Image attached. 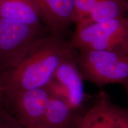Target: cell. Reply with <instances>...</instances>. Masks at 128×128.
I'll return each instance as SVG.
<instances>
[{"label": "cell", "mask_w": 128, "mask_h": 128, "mask_svg": "<svg viewBox=\"0 0 128 128\" xmlns=\"http://www.w3.org/2000/svg\"><path fill=\"white\" fill-rule=\"evenodd\" d=\"M75 53L70 42L58 34L39 38L20 61L0 73V87L5 98L24 91L46 87L60 64Z\"/></svg>", "instance_id": "1"}, {"label": "cell", "mask_w": 128, "mask_h": 128, "mask_svg": "<svg viewBox=\"0 0 128 128\" xmlns=\"http://www.w3.org/2000/svg\"><path fill=\"white\" fill-rule=\"evenodd\" d=\"M76 128H128V109L115 104L108 93L102 92L81 115Z\"/></svg>", "instance_id": "7"}, {"label": "cell", "mask_w": 128, "mask_h": 128, "mask_svg": "<svg viewBox=\"0 0 128 128\" xmlns=\"http://www.w3.org/2000/svg\"><path fill=\"white\" fill-rule=\"evenodd\" d=\"M96 1L97 0H73L75 24L87 18Z\"/></svg>", "instance_id": "12"}, {"label": "cell", "mask_w": 128, "mask_h": 128, "mask_svg": "<svg viewBox=\"0 0 128 128\" xmlns=\"http://www.w3.org/2000/svg\"><path fill=\"white\" fill-rule=\"evenodd\" d=\"M4 103H5V97L2 90H1V87H0V107L4 106Z\"/></svg>", "instance_id": "14"}, {"label": "cell", "mask_w": 128, "mask_h": 128, "mask_svg": "<svg viewBox=\"0 0 128 128\" xmlns=\"http://www.w3.org/2000/svg\"><path fill=\"white\" fill-rule=\"evenodd\" d=\"M71 46L76 50H102L128 55V17L78 23Z\"/></svg>", "instance_id": "2"}, {"label": "cell", "mask_w": 128, "mask_h": 128, "mask_svg": "<svg viewBox=\"0 0 128 128\" xmlns=\"http://www.w3.org/2000/svg\"><path fill=\"white\" fill-rule=\"evenodd\" d=\"M125 88L126 90V92H127V93H128V85H127V86H125Z\"/></svg>", "instance_id": "17"}, {"label": "cell", "mask_w": 128, "mask_h": 128, "mask_svg": "<svg viewBox=\"0 0 128 128\" xmlns=\"http://www.w3.org/2000/svg\"><path fill=\"white\" fill-rule=\"evenodd\" d=\"M39 27L0 18V73L15 65L27 54L39 39Z\"/></svg>", "instance_id": "4"}, {"label": "cell", "mask_w": 128, "mask_h": 128, "mask_svg": "<svg viewBox=\"0 0 128 128\" xmlns=\"http://www.w3.org/2000/svg\"><path fill=\"white\" fill-rule=\"evenodd\" d=\"M41 18L53 33L60 34L74 23L73 0H34Z\"/></svg>", "instance_id": "8"}, {"label": "cell", "mask_w": 128, "mask_h": 128, "mask_svg": "<svg viewBox=\"0 0 128 128\" xmlns=\"http://www.w3.org/2000/svg\"><path fill=\"white\" fill-rule=\"evenodd\" d=\"M64 99L50 94L42 124L46 128H76L81 114Z\"/></svg>", "instance_id": "9"}, {"label": "cell", "mask_w": 128, "mask_h": 128, "mask_svg": "<svg viewBox=\"0 0 128 128\" xmlns=\"http://www.w3.org/2000/svg\"><path fill=\"white\" fill-rule=\"evenodd\" d=\"M2 1H3V0H0V2H1Z\"/></svg>", "instance_id": "18"}, {"label": "cell", "mask_w": 128, "mask_h": 128, "mask_svg": "<svg viewBox=\"0 0 128 128\" xmlns=\"http://www.w3.org/2000/svg\"><path fill=\"white\" fill-rule=\"evenodd\" d=\"M0 18L31 26H40L41 16L34 0H3Z\"/></svg>", "instance_id": "10"}, {"label": "cell", "mask_w": 128, "mask_h": 128, "mask_svg": "<svg viewBox=\"0 0 128 128\" xmlns=\"http://www.w3.org/2000/svg\"><path fill=\"white\" fill-rule=\"evenodd\" d=\"M0 128H24L4 106L0 107Z\"/></svg>", "instance_id": "13"}, {"label": "cell", "mask_w": 128, "mask_h": 128, "mask_svg": "<svg viewBox=\"0 0 128 128\" xmlns=\"http://www.w3.org/2000/svg\"><path fill=\"white\" fill-rule=\"evenodd\" d=\"M84 80L75 53L60 64L46 87L51 95L64 99L73 108L80 110L86 99Z\"/></svg>", "instance_id": "5"}, {"label": "cell", "mask_w": 128, "mask_h": 128, "mask_svg": "<svg viewBox=\"0 0 128 128\" xmlns=\"http://www.w3.org/2000/svg\"><path fill=\"white\" fill-rule=\"evenodd\" d=\"M124 1H125L126 7H127V10H128V0H124Z\"/></svg>", "instance_id": "15"}, {"label": "cell", "mask_w": 128, "mask_h": 128, "mask_svg": "<svg viewBox=\"0 0 128 128\" xmlns=\"http://www.w3.org/2000/svg\"><path fill=\"white\" fill-rule=\"evenodd\" d=\"M33 128H45L44 126H38V127H35Z\"/></svg>", "instance_id": "16"}, {"label": "cell", "mask_w": 128, "mask_h": 128, "mask_svg": "<svg viewBox=\"0 0 128 128\" xmlns=\"http://www.w3.org/2000/svg\"><path fill=\"white\" fill-rule=\"evenodd\" d=\"M127 17L124 0H97L87 18L78 23H100Z\"/></svg>", "instance_id": "11"}, {"label": "cell", "mask_w": 128, "mask_h": 128, "mask_svg": "<svg viewBox=\"0 0 128 128\" xmlns=\"http://www.w3.org/2000/svg\"><path fill=\"white\" fill-rule=\"evenodd\" d=\"M50 94L47 87L24 91L5 98L9 110L24 128L41 126Z\"/></svg>", "instance_id": "6"}, {"label": "cell", "mask_w": 128, "mask_h": 128, "mask_svg": "<svg viewBox=\"0 0 128 128\" xmlns=\"http://www.w3.org/2000/svg\"><path fill=\"white\" fill-rule=\"evenodd\" d=\"M77 61L84 80L99 87L128 85V55L102 50H80Z\"/></svg>", "instance_id": "3"}]
</instances>
